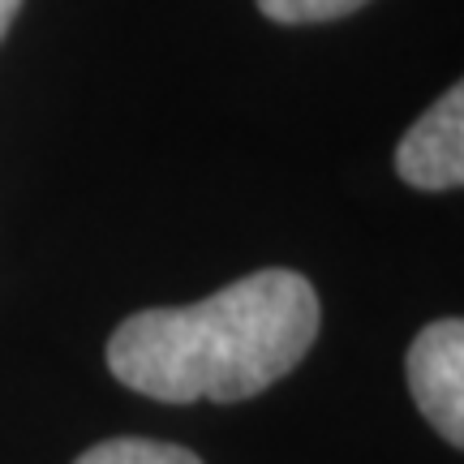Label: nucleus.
Wrapping results in <instances>:
<instances>
[{"label":"nucleus","mask_w":464,"mask_h":464,"mask_svg":"<svg viewBox=\"0 0 464 464\" xmlns=\"http://www.w3.org/2000/svg\"><path fill=\"white\" fill-rule=\"evenodd\" d=\"M409 392L451 448L464 443V323L439 318L409 344Z\"/></svg>","instance_id":"2"},{"label":"nucleus","mask_w":464,"mask_h":464,"mask_svg":"<svg viewBox=\"0 0 464 464\" xmlns=\"http://www.w3.org/2000/svg\"><path fill=\"white\" fill-rule=\"evenodd\" d=\"M17 9H22V0H0V39L9 31V22L17 17Z\"/></svg>","instance_id":"6"},{"label":"nucleus","mask_w":464,"mask_h":464,"mask_svg":"<svg viewBox=\"0 0 464 464\" xmlns=\"http://www.w3.org/2000/svg\"><path fill=\"white\" fill-rule=\"evenodd\" d=\"M73 464H202L189 448L155 443V439H108L86 448Z\"/></svg>","instance_id":"4"},{"label":"nucleus","mask_w":464,"mask_h":464,"mask_svg":"<svg viewBox=\"0 0 464 464\" xmlns=\"http://www.w3.org/2000/svg\"><path fill=\"white\" fill-rule=\"evenodd\" d=\"M318 335V293L288 266H266L216 297L142 310L108 340V365L130 392L164 404H237L280 382Z\"/></svg>","instance_id":"1"},{"label":"nucleus","mask_w":464,"mask_h":464,"mask_svg":"<svg viewBox=\"0 0 464 464\" xmlns=\"http://www.w3.org/2000/svg\"><path fill=\"white\" fill-rule=\"evenodd\" d=\"M400 181L413 189H460L464 181V91L460 82L430 103V112L413 121V130L396 147Z\"/></svg>","instance_id":"3"},{"label":"nucleus","mask_w":464,"mask_h":464,"mask_svg":"<svg viewBox=\"0 0 464 464\" xmlns=\"http://www.w3.org/2000/svg\"><path fill=\"white\" fill-rule=\"evenodd\" d=\"M370 0H258L271 22H284V26H305V22H335V17L357 14Z\"/></svg>","instance_id":"5"}]
</instances>
